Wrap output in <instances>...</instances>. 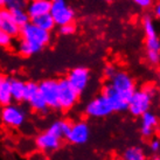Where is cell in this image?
<instances>
[{"label": "cell", "mask_w": 160, "mask_h": 160, "mask_svg": "<svg viewBox=\"0 0 160 160\" xmlns=\"http://www.w3.org/2000/svg\"><path fill=\"white\" fill-rule=\"evenodd\" d=\"M139 118H140L139 132L142 134V137L145 139H150V138L154 137L157 129H158V123H159L156 113L151 110H148V111L144 112Z\"/></svg>", "instance_id": "cell-12"}, {"label": "cell", "mask_w": 160, "mask_h": 160, "mask_svg": "<svg viewBox=\"0 0 160 160\" xmlns=\"http://www.w3.org/2000/svg\"><path fill=\"white\" fill-rule=\"evenodd\" d=\"M12 15H13V19L15 23L18 25L20 28L25 25H27L28 22H31V18L28 13L26 12L25 8H17V9H12Z\"/></svg>", "instance_id": "cell-22"}, {"label": "cell", "mask_w": 160, "mask_h": 160, "mask_svg": "<svg viewBox=\"0 0 160 160\" xmlns=\"http://www.w3.org/2000/svg\"><path fill=\"white\" fill-rule=\"evenodd\" d=\"M85 115L90 117V118H107L110 115L113 113V109H112L110 102L108 101V98L99 93L98 96L92 98L84 109Z\"/></svg>", "instance_id": "cell-6"}, {"label": "cell", "mask_w": 160, "mask_h": 160, "mask_svg": "<svg viewBox=\"0 0 160 160\" xmlns=\"http://www.w3.org/2000/svg\"><path fill=\"white\" fill-rule=\"evenodd\" d=\"M26 103L29 105V108H31L33 111L42 113V115H43V113H47L49 110L48 105H47V103H46L43 96L41 95L40 90H39L34 96H32Z\"/></svg>", "instance_id": "cell-19"}, {"label": "cell", "mask_w": 160, "mask_h": 160, "mask_svg": "<svg viewBox=\"0 0 160 160\" xmlns=\"http://www.w3.org/2000/svg\"><path fill=\"white\" fill-rule=\"evenodd\" d=\"M153 15H154V18H159L160 17V5L159 2H157L156 6L153 7Z\"/></svg>", "instance_id": "cell-33"}, {"label": "cell", "mask_w": 160, "mask_h": 160, "mask_svg": "<svg viewBox=\"0 0 160 160\" xmlns=\"http://www.w3.org/2000/svg\"><path fill=\"white\" fill-rule=\"evenodd\" d=\"M31 22H33L34 25H36V26L39 27V28H42V29H45L47 32H52L56 27L53 18H52V15L49 13L42 14V15L36 17V18L31 19Z\"/></svg>", "instance_id": "cell-20"}, {"label": "cell", "mask_w": 160, "mask_h": 160, "mask_svg": "<svg viewBox=\"0 0 160 160\" xmlns=\"http://www.w3.org/2000/svg\"><path fill=\"white\" fill-rule=\"evenodd\" d=\"M26 12L28 13L29 18H36L39 15L49 13L50 9V0H33L28 1L26 6Z\"/></svg>", "instance_id": "cell-15"}, {"label": "cell", "mask_w": 160, "mask_h": 160, "mask_svg": "<svg viewBox=\"0 0 160 160\" xmlns=\"http://www.w3.org/2000/svg\"><path fill=\"white\" fill-rule=\"evenodd\" d=\"M150 150H151L153 153H158L160 150V140L159 138L157 137H152V140L150 142Z\"/></svg>", "instance_id": "cell-32"}, {"label": "cell", "mask_w": 160, "mask_h": 160, "mask_svg": "<svg viewBox=\"0 0 160 160\" xmlns=\"http://www.w3.org/2000/svg\"><path fill=\"white\" fill-rule=\"evenodd\" d=\"M39 90L43 96L49 110H58V80L46 78L39 83Z\"/></svg>", "instance_id": "cell-9"}, {"label": "cell", "mask_w": 160, "mask_h": 160, "mask_svg": "<svg viewBox=\"0 0 160 160\" xmlns=\"http://www.w3.org/2000/svg\"><path fill=\"white\" fill-rule=\"evenodd\" d=\"M80 95L71 88L67 78L58 80V110L67 112L78 102Z\"/></svg>", "instance_id": "cell-5"}, {"label": "cell", "mask_w": 160, "mask_h": 160, "mask_svg": "<svg viewBox=\"0 0 160 160\" xmlns=\"http://www.w3.org/2000/svg\"><path fill=\"white\" fill-rule=\"evenodd\" d=\"M71 123H72V122H70V120H68V119L55 120V122H53L52 124L49 125L47 131L50 132V133L53 134V136H55V137H58V139L63 140V139H66L68 132H69Z\"/></svg>", "instance_id": "cell-16"}, {"label": "cell", "mask_w": 160, "mask_h": 160, "mask_svg": "<svg viewBox=\"0 0 160 160\" xmlns=\"http://www.w3.org/2000/svg\"><path fill=\"white\" fill-rule=\"evenodd\" d=\"M151 160H160V158L158 156H156V157H153V158H152Z\"/></svg>", "instance_id": "cell-35"}, {"label": "cell", "mask_w": 160, "mask_h": 160, "mask_svg": "<svg viewBox=\"0 0 160 160\" xmlns=\"http://www.w3.org/2000/svg\"><path fill=\"white\" fill-rule=\"evenodd\" d=\"M123 160H146V156L140 147L130 146L123 153Z\"/></svg>", "instance_id": "cell-21"}, {"label": "cell", "mask_w": 160, "mask_h": 160, "mask_svg": "<svg viewBox=\"0 0 160 160\" xmlns=\"http://www.w3.org/2000/svg\"><path fill=\"white\" fill-rule=\"evenodd\" d=\"M130 1L142 9L151 8L153 4H154V0H130Z\"/></svg>", "instance_id": "cell-30"}, {"label": "cell", "mask_w": 160, "mask_h": 160, "mask_svg": "<svg viewBox=\"0 0 160 160\" xmlns=\"http://www.w3.org/2000/svg\"><path fill=\"white\" fill-rule=\"evenodd\" d=\"M90 70L87 67H75L72 68L67 75V81L71 88L75 90L76 92L81 96V93L83 92L90 82Z\"/></svg>", "instance_id": "cell-8"}, {"label": "cell", "mask_w": 160, "mask_h": 160, "mask_svg": "<svg viewBox=\"0 0 160 160\" xmlns=\"http://www.w3.org/2000/svg\"><path fill=\"white\" fill-rule=\"evenodd\" d=\"M101 93L108 98V101L110 102L112 109H113V112L128 111V105H129L130 98L125 97L124 95H122L117 90L113 89L110 83H107L103 87Z\"/></svg>", "instance_id": "cell-11"}, {"label": "cell", "mask_w": 160, "mask_h": 160, "mask_svg": "<svg viewBox=\"0 0 160 160\" xmlns=\"http://www.w3.org/2000/svg\"><path fill=\"white\" fill-rule=\"evenodd\" d=\"M28 0H6L5 7L8 9H17V8H26Z\"/></svg>", "instance_id": "cell-26"}, {"label": "cell", "mask_w": 160, "mask_h": 160, "mask_svg": "<svg viewBox=\"0 0 160 160\" xmlns=\"http://www.w3.org/2000/svg\"><path fill=\"white\" fill-rule=\"evenodd\" d=\"M109 83L112 85L113 89L117 90L118 92L124 95L125 97L128 98H131L133 91L137 89L134 80L126 71L117 70V72L110 78Z\"/></svg>", "instance_id": "cell-7"}, {"label": "cell", "mask_w": 160, "mask_h": 160, "mask_svg": "<svg viewBox=\"0 0 160 160\" xmlns=\"http://www.w3.org/2000/svg\"><path fill=\"white\" fill-rule=\"evenodd\" d=\"M147 62L152 66H158L160 62V53L159 50H147L146 53Z\"/></svg>", "instance_id": "cell-28"}, {"label": "cell", "mask_w": 160, "mask_h": 160, "mask_svg": "<svg viewBox=\"0 0 160 160\" xmlns=\"http://www.w3.org/2000/svg\"><path fill=\"white\" fill-rule=\"evenodd\" d=\"M157 96L154 84H146L140 89H136L129 101L128 111L133 117H140L144 112L151 110L153 99Z\"/></svg>", "instance_id": "cell-1"}, {"label": "cell", "mask_w": 160, "mask_h": 160, "mask_svg": "<svg viewBox=\"0 0 160 160\" xmlns=\"http://www.w3.org/2000/svg\"><path fill=\"white\" fill-rule=\"evenodd\" d=\"M61 144H62V140L53 136L47 130L45 132H41L40 134H38L35 138L36 148L45 152V153H52V152L58 151L61 147Z\"/></svg>", "instance_id": "cell-13"}, {"label": "cell", "mask_w": 160, "mask_h": 160, "mask_svg": "<svg viewBox=\"0 0 160 160\" xmlns=\"http://www.w3.org/2000/svg\"><path fill=\"white\" fill-rule=\"evenodd\" d=\"M5 1L6 0H0V7H5Z\"/></svg>", "instance_id": "cell-34"}, {"label": "cell", "mask_w": 160, "mask_h": 160, "mask_svg": "<svg viewBox=\"0 0 160 160\" xmlns=\"http://www.w3.org/2000/svg\"><path fill=\"white\" fill-rule=\"evenodd\" d=\"M0 120L1 123L11 129H20L27 122V112L18 103H11L2 107L0 110Z\"/></svg>", "instance_id": "cell-3"}, {"label": "cell", "mask_w": 160, "mask_h": 160, "mask_svg": "<svg viewBox=\"0 0 160 160\" xmlns=\"http://www.w3.org/2000/svg\"><path fill=\"white\" fill-rule=\"evenodd\" d=\"M49 14L52 15L56 26L74 22L75 11L67 4L66 0H53L50 1Z\"/></svg>", "instance_id": "cell-4"}, {"label": "cell", "mask_w": 160, "mask_h": 160, "mask_svg": "<svg viewBox=\"0 0 160 160\" xmlns=\"http://www.w3.org/2000/svg\"><path fill=\"white\" fill-rule=\"evenodd\" d=\"M13 42V38L7 34L6 32L0 29V47L1 48H8Z\"/></svg>", "instance_id": "cell-29"}, {"label": "cell", "mask_w": 160, "mask_h": 160, "mask_svg": "<svg viewBox=\"0 0 160 160\" xmlns=\"http://www.w3.org/2000/svg\"><path fill=\"white\" fill-rule=\"evenodd\" d=\"M50 1H53V0H50Z\"/></svg>", "instance_id": "cell-38"}, {"label": "cell", "mask_w": 160, "mask_h": 160, "mask_svg": "<svg viewBox=\"0 0 160 160\" xmlns=\"http://www.w3.org/2000/svg\"><path fill=\"white\" fill-rule=\"evenodd\" d=\"M13 103L9 88V77L0 72V107Z\"/></svg>", "instance_id": "cell-18"}, {"label": "cell", "mask_w": 160, "mask_h": 160, "mask_svg": "<svg viewBox=\"0 0 160 160\" xmlns=\"http://www.w3.org/2000/svg\"><path fill=\"white\" fill-rule=\"evenodd\" d=\"M117 70H118V69H117L113 64H111V63H108L107 66L103 68V74H104V76L107 77L108 80H110L112 76L117 72Z\"/></svg>", "instance_id": "cell-31"}, {"label": "cell", "mask_w": 160, "mask_h": 160, "mask_svg": "<svg viewBox=\"0 0 160 160\" xmlns=\"http://www.w3.org/2000/svg\"><path fill=\"white\" fill-rule=\"evenodd\" d=\"M28 1H29V0H28ZM31 1H33V0H31Z\"/></svg>", "instance_id": "cell-37"}, {"label": "cell", "mask_w": 160, "mask_h": 160, "mask_svg": "<svg viewBox=\"0 0 160 160\" xmlns=\"http://www.w3.org/2000/svg\"><path fill=\"white\" fill-rule=\"evenodd\" d=\"M103 1H105V2H112L113 0H103Z\"/></svg>", "instance_id": "cell-36"}, {"label": "cell", "mask_w": 160, "mask_h": 160, "mask_svg": "<svg viewBox=\"0 0 160 160\" xmlns=\"http://www.w3.org/2000/svg\"><path fill=\"white\" fill-rule=\"evenodd\" d=\"M142 31L145 36H153L157 35V26L154 22V19L152 18L151 15H145L142 18Z\"/></svg>", "instance_id": "cell-23"}, {"label": "cell", "mask_w": 160, "mask_h": 160, "mask_svg": "<svg viewBox=\"0 0 160 160\" xmlns=\"http://www.w3.org/2000/svg\"><path fill=\"white\" fill-rule=\"evenodd\" d=\"M20 39L27 41L36 49L38 53H40L42 49H45L50 42V32H47L42 28L34 25L33 22H28L27 25L20 28Z\"/></svg>", "instance_id": "cell-2"}, {"label": "cell", "mask_w": 160, "mask_h": 160, "mask_svg": "<svg viewBox=\"0 0 160 160\" xmlns=\"http://www.w3.org/2000/svg\"><path fill=\"white\" fill-rule=\"evenodd\" d=\"M145 47H146L147 50H160V41L158 35L146 36Z\"/></svg>", "instance_id": "cell-25"}, {"label": "cell", "mask_w": 160, "mask_h": 160, "mask_svg": "<svg viewBox=\"0 0 160 160\" xmlns=\"http://www.w3.org/2000/svg\"><path fill=\"white\" fill-rule=\"evenodd\" d=\"M25 81L18 77H9V88L13 102L22 103L25 95Z\"/></svg>", "instance_id": "cell-17"}, {"label": "cell", "mask_w": 160, "mask_h": 160, "mask_svg": "<svg viewBox=\"0 0 160 160\" xmlns=\"http://www.w3.org/2000/svg\"><path fill=\"white\" fill-rule=\"evenodd\" d=\"M39 91V83L34 81H27L25 83V95H23V102H27L32 96H34Z\"/></svg>", "instance_id": "cell-24"}, {"label": "cell", "mask_w": 160, "mask_h": 160, "mask_svg": "<svg viewBox=\"0 0 160 160\" xmlns=\"http://www.w3.org/2000/svg\"><path fill=\"white\" fill-rule=\"evenodd\" d=\"M58 32L60 34L63 36H70L72 34H75L76 32V26L74 22L70 23H66V25H62V26H58Z\"/></svg>", "instance_id": "cell-27"}, {"label": "cell", "mask_w": 160, "mask_h": 160, "mask_svg": "<svg viewBox=\"0 0 160 160\" xmlns=\"http://www.w3.org/2000/svg\"><path fill=\"white\" fill-rule=\"evenodd\" d=\"M0 29L6 32L13 39L20 34V27L14 21L11 9L6 7H0Z\"/></svg>", "instance_id": "cell-14"}, {"label": "cell", "mask_w": 160, "mask_h": 160, "mask_svg": "<svg viewBox=\"0 0 160 160\" xmlns=\"http://www.w3.org/2000/svg\"><path fill=\"white\" fill-rule=\"evenodd\" d=\"M89 138L90 128L88 123L84 120H78L75 123H71V126L66 139L74 145H83L85 142H88Z\"/></svg>", "instance_id": "cell-10"}]
</instances>
